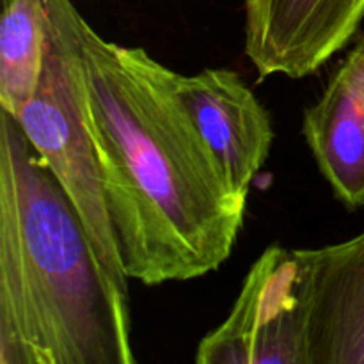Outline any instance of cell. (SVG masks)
<instances>
[{
	"label": "cell",
	"mask_w": 364,
	"mask_h": 364,
	"mask_svg": "<svg viewBox=\"0 0 364 364\" xmlns=\"http://www.w3.org/2000/svg\"><path fill=\"white\" fill-rule=\"evenodd\" d=\"M85 112L107 210L128 279L146 287L198 279L233 252L245 196L174 85L171 68L82 25Z\"/></svg>",
	"instance_id": "1"
},
{
	"label": "cell",
	"mask_w": 364,
	"mask_h": 364,
	"mask_svg": "<svg viewBox=\"0 0 364 364\" xmlns=\"http://www.w3.org/2000/svg\"><path fill=\"white\" fill-rule=\"evenodd\" d=\"M128 288L0 109V364H134Z\"/></svg>",
	"instance_id": "2"
},
{
	"label": "cell",
	"mask_w": 364,
	"mask_h": 364,
	"mask_svg": "<svg viewBox=\"0 0 364 364\" xmlns=\"http://www.w3.org/2000/svg\"><path fill=\"white\" fill-rule=\"evenodd\" d=\"M84 21L71 0H48L41 75L16 121L70 198L102 265L117 284L128 288L87 127L82 63Z\"/></svg>",
	"instance_id": "3"
},
{
	"label": "cell",
	"mask_w": 364,
	"mask_h": 364,
	"mask_svg": "<svg viewBox=\"0 0 364 364\" xmlns=\"http://www.w3.org/2000/svg\"><path fill=\"white\" fill-rule=\"evenodd\" d=\"M199 364H308L297 251L270 245L252 263L228 318L198 345Z\"/></svg>",
	"instance_id": "4"
},
{
	"label": "cell",
	"mask_w": 364,
	"mask_h": 364,
	"mask_svg": "<svg viewBox=\"0 0 364 364\" xmlns=\"http://www.w3.org/2000/svg\"><path fill=\"white\" fill-rule=\"evenodd\" d=\"M245 53L259 77L304 78L347 48L364 0H244Z\"/></svg>",
	"instance_id": "5"
},
{
	"label": "cell",
	"mask_w": 364,
	"mask_h": 364,
	"mask_svg": "<svg viewBox=\"0 0 364 364\" xmlns=\"http://www.w3.org/2000/svg\"><path fill=\"white\" fill-rule=\"evenodd\" d=\"M178 96L199 134L223 167L230 187L247 198L274 142L270 114L240 75L226 68H205L174 75Z\"/></svg>",
	"instance_id": "6"
},
{
	"label": "cell",
	"mask_w": 364,
	"mask_h": 364,
	"mask_svg": "<svg viewBox=\"0 0 364 364\" xmlns=\"http://www.w3.org/2000/svg\"><path fill=\"white\" fill-rule=\"evenodd\" d=\"M308 364H364V231L301 249Z\"/></svg>",
	"instance_id": "7"
},
{
	"label": "cell",
	"mask_w": 364,
	"mask_h": 364,
	"mask_svg": "<svg viewBox=\"0 0 364 364\" xmlns=\"http://www.w3.org/2000/svg\"><path fill=\"white\" fill-rule=\"evenodd\" d=\"M302 134L334 196L348 208H364V41L306 109Z\"/></svg>",
	"instance_id": "8"
},
{
	"label": "cell",
	"mask_w": 364,
	"mask_h": 364,
	"mask_svg": "<svg viewBox=\"0 0 364 364\" xmlns=\"http://www.w3.org/2000/svg\"><path fill=\"white\" fill-rule=\"evenodd\" d=\"M48 0H2L0 109L16 117L38 87L45 59Z\"/></svg>",
	"instance_id": "9"
}]
</instances>
